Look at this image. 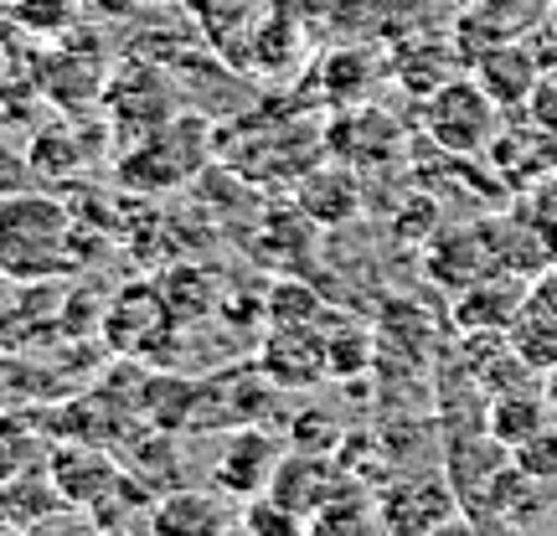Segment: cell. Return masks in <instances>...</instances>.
Listing matches in <instances>:
<instances>
[{"label":"cell","mask_w":557,"mask_h":536,"mask_svg":"<svg viewBox=\"0 0 557 536\" xmlns=\"http://www.w3.org/2000/svg\"><path fill=\"white\" fill-rule=\"evenodd\" d=\"M78 222L73 212L52 197H5L0 201V269L16 284H58V278L78 274L83 253Z\"/></svg>","instance_id":"6da1fadb"},{"label":"cell","mask_w":557,"mask_h":536,"mask_svg":"<svg viewBox=\"0 0 557 536\" xmlns=\"http://www.w3.org/2000/svg\"><path fill=\"white\" fill-rule=\"evenodd\" d=\"M207 155H212V124L201 114H171L150 135L135 139V150L120 165V180L135 191H171L197 176Z\"/></svg>","instance_id":"7a4b0ae2"},{"label":"cell","mask_w":557,"mask_h":536,"mask_svg":"<svg viewBox=\"0 0 557 536\" xmlns=\"http://www.w3.org/2000/svg\"><path fill=\"white\" fill-rule=\"evenodd\" d=\"M500 124H506V109L480 88L475 73L438 83L434 94L423 99V129H429V139H434L444 155H455V160L485 155L491 139L500 135Z\"/></svg>","instance_id":"3957f363"},{"label":"cell","mask_w":557,"mask_h":536,"mask_svg":"<svg viewBox=\"0 0 557 536\" xmlns=\"http://www.w3.org/2000/svg\"><path fill=\"white\" fill-rule=\"evenodd\" d=\"M176 315L160 295V284H124L120 295L103 304V340L124 361H156L171 351Z\"/></svg>","instance_id":"277c9868"},{"label":"cell","mask_w":557,"mask_h":536,"mask_svg":"<svg viewBox=\"0 0 557 536\" xmlns=\"http://www.w3.org/2000/svg\"><path fill=\"white\" fill-rule=\"evenodd\" d=\"M47 475L58 479V490L67 506H78V511L94 516V511H103L109 500L120 496L124 464H120V454H109L94 438H52Z\"/></svg>","instance_id":"5b68a950"},{"label":"cell","mask_w":557,"mask_h":536,"mask_svg":"<svg viewBox=\"0 0 557 536\" xmlns=\"http://www.w3.org/2000/svg\"><path fill=\"white\" fill-rule=\"evenodd\" d=\"M485 160H491V171H496V180L506 191L532 197V191H542V186L557 176V135L542 129V124H532L527 114H521L517 124L506 114V124H500V135L491 139Z\"/></svg>","instance_id":"8992f818"},{"label":"cell","mask_w":557,"mask_h":536,"mask_svg":"<svg viewBox=\"0 0 557 536\" xmlns=\"http://www.w3.org/2000/svg\"><path fill=\"white\" fill-rule=\"evenodd\" d=\"M274 392H278V387L259 372V361H248V366H227V372H218V377L197 382V413H191V434L259 423Z\"/></svg>","instance_id":"52a82bcc"},{"label":"cell","mask_w":557,"mask_h":536,"mask_svg":"<svg viewBox=\"0 0 557 536\" xmlns=\"http://www.w3.org/2000/svg\"><path fill=\"white\" fill-rule=\"evenodd\" d=\"M459 516V490L438 475L398 479L377 496L382 536H434L444 521Z\"/></svg>","instance_id":"ba28073f"},{"label":"cell","mask_w":557,"mask_h":536,"mask_svg":"<svg viewBox=\"0 0 557 536\" xmlns=\"http://www.w3.org/2000/svg\"><path fill=\"white\" fill-rule=\"evenodd\" d=\"M284 449H289V438H274L269 428H259V423H243V428H233V438L222 444L218 464H212V485H218L227 500H238V506L263 496L278 470V459H284Z\"/></svg>","instance_id":"9c48e42d"},{"label":"cell","mask_w":557,"mask_h":536,"mask_svg":"<svg viewBox=\"0 0 557 536\" xmlns=\"http://www.w3.org/2000/svg\"><path fill=\"white\" fill-rule=\"evenodd\" d=\"M259 372L274 382L278 392H305L331 377V351H325V331L310 325H274L259 346Z\"/></svg>","instance_id":"30bf717a"},{"label":"cell","mask_w":557,"mask_h":536,"mask_svg":"<svg viewBox=\"0 0 557 536\" xmlns=\"http://www.w3.org/2000/svg\"><path fill=\"white\" fill-rule=\"evenodd\" d=\"M429 278H438L444 289H470L480 278L500 274V253H496V233L491 222H475V227H438L429 238Z\"/></svg>","instance_id":"8fae6325"},{"label":"cell","mask_w":557,"mask_h":536,"mask_svg":"<svg viewBox=\"0 0 557 536\" xmlns=\"http://www.w3.org/2000/svg\"><path fill=\"white\" fill-rule=\"evenodd\" d=\"M341 490H351V475L336 454H315V449H284L274 479H269V496L284 500L299 516H315L325 500H336Z\"/></svg>","instance_id":"7c38bea8"},{"label":"cell","mask_w":557,"mask_h":536,"mask_svg":"<svg viewBox=\"0 0 557 536\" xmlns=\"http://www.w3.org/2000/svg\"><path fill=\"white\" fill-rule=\"evenodd\" d=\"M233 500L222 496L218 485L212 490H191V485H176L156 496L150 506V536H233Z\"/></svg>","instance_id":"4fadbf2b"},{"label":"cell","mask_w":557,"mask_h":536,"mask_svg":"<svg viewBox=\"0 0 557 536\" xmlns=\"http://www.w3.org/2000/svg\"><path fill=\"white\" fill-rule=\"evenodd\" d=\"M103 103H109V114L120 120L124 135H150L156 124H165L176 114V99H171V88L145 67V62H129L120 67V78L103 83Z\"/></svg>","instance_id":"5bb4252c"},{"label":"cell","mask_w":557,"mask_h":536,"mask_svg":"<svg viewBox=\"0 0 557 536\" xmlns=\"http://www.w3.org/2000/svg\"><path fill=\"white\" fill-rule=\"evenodd\" d=\"M542 67H547V58H537V47L496 41V47H485V52H480L470 73H475L480 88H485L506 114H521L527 99H532V88H537V78H542Z\"/></svg>","instance_id":"9a60e30c"},{"label":"cell","mask_w":557,"mask_h":536,"mask_svg":"<svg viewBox=\"0 0 557 536\" xmlns=\"http://www.w3.org/2000/svg\"><path fill=\"white\" fill-rule=\"evenodd\" d=\"M527 284H532V278L506 274V269L491 278H480L470 289H459L455 320L470 331V336H506L511 320H517V310L527 304Z\"/></svg>","instance_id":"2e32d148"},{"label":"cell","mask_w":557,"mask_h":536,"mask_svg":"<svg viewBox=\"0 0 557 536\" xmlns=\"http://www.w3.org/2000/svg\"><path fill=\"white\" fill-rule=\"evenodd\" d=\"M299 212L315 227H341L361 212V186L346 165H310L299 176Z\"/></svg>","instance_id":"e0dca14e"},{"label":"cell","mask_w":557,"mask_h":536,"mask_svg":"<svg viewBox=\"0 0 557 536\" xmlns=\"http://www.w3.org/2000/svg\"><path fill=\"white\" fill-rule=\"evenodd\" d=\"M547 423H553L547 398H542L537 387H517V392H500V398H491L485 434L496 438V444H506V449H517V444H527V438L537 434V428H547Z\"/></svg>","instance_id":"ac0fdd59"},{"label":"cell","mask_w":557,"mask_h":536,"mask_svg":"<svg viewBox=\"0 0 557 536\" xmlns=\"http://www.w3.org/2000/svg\"><path fill=\"white\" fill-rule=\"evenodd\" d=\"M341 124H351L357 139H325V150H336L341 160H351V165H382V160H393V150L403 145L398 124L377 114V109H361V114H346Z\"/></svg>","instance_id":"d6986e66"},{"label":"cell","mask_w":557,"mask_h":536,"mask_svg":"<svg viewBox=\"0 0 557 536\" xmlns=\"http://www.w3.org/2000/svg\"><path fill=\"white\" fill-rule=\"evenodd\" d=\"M62 506V490H58V479L47 475V464H37V470H26V475L16 479H5V521H16V526H41L47 516H58Z\"/></svg>","instance_id":"ffe728a7"},{"label":"cell","mask_w":557,"mask_h":536,"mask_svg":"<svg viewBox=\"0 0 557 536\" xmlns=\"http://www.w3.org/2000/svg\"><path fill=\"white\" fill-rule=\"evenodd\" d=\"M47 449H52V434L41 428L37 417L0 413V479H16L26 470L47 464Z\"/></svg>","instance_id":"44dd1931"},{"label":"cell","mask_w":557,"mask_h":536,"mask_svg":"<svg viewBox=\"0 0 557 536\" xmlns=\"http://www.w3.org/2000/svg\"><path fill=\"white\" fill-rule=\"evenodd\" d=\"M506 340H511V351H517V357L527 361L537 377L557 372V320L547 315V310H537L532 299L517 310V320H511Z\"/></svg>","instance_id":"7402d4cb"},{"label":"cell","mask_w":557,"mask_h":536,"mask_svg":"<svg viewBox=\"0 0 557 536\" xmlns=\"http://www.w3.org/2000/svg\"><path fill=\"white\" fill-rule=\"evenodd\" d=\"M310 536H382L377 500H367L361 490H341L310 516Z\"/></svg>","instance_id":"603a6c76"},{"label":"cell","mask_w":557,"mask_h":536,"mask_svg":"<svg viewBox=\"0 0 557 536\" xmlns=\"http://www.w3.org/2000/svg\"><path fill=\"white\" fill-rule=\"evenodd\" d=\"M238 532H243V536H310V516L289 511L284 500H274L269 490H263V496L243 500Z\"/></svg>","instance_id":"cb8c5ba5"},{"label":"cell","mask_w":557,"mask_h":536,"mask_svg":"<svg viewBox=\"0 0 557 536\" xmlns=\"http://www.w3.org/2000/svg\"><path fill=\"white\" fill-rule=\"evenodd\" d=\"M511 459H517L532 479L557 485V428H553V423H547V428H537L527 444H517V449H511Z\"/></svg>","instance_id":"d4e9b609"},{"label":"cell","mask_w":557,"mask_h":536,"mask_svg":"<svg viewBox=\"0 0 557 536\" xmlns=\"http://www.w3.org/2000/svg\"><path fill=\"white\" fill-rule=\"evenodd\" d=\"M325 351H331V377H351L372 361V336L361 325H341V336H325Z\"/></svg>","instance_id":"484cf974"},{"label":"cell","mask_w":557,"mask_h":536,"mask_svg":"<svg viewBox=\"0 0 557 536\" xmlns=\"http://www.w3.org/2000/svg\"><path fill=\"white\" fill-rule=\"evenodd\" d=\"M289 444H295V449H315V454H336L341 428L331 423V417H310V413H299L295 423H289Z\"/></svg>","instance_id":"4316f807"},{"label":"cell","mask_w":557,"mask_h":536,"mask_svg":"<svg viewBox=\"0 0 557 536\" xmlns=\"http://www.w3.org/2000/svg\"><path fill=\"white\" fill-rule=\"evenodd\" d=\"M521 114L557 135V58L542 67V78H537V88H532V99H527V109H521Z\"/></svg>","instance_id":"83f0119b"},{"label":"cell","mask_w":557,"mask_h":536,"mask_svg":"<svg viewBox=\"0 0 557 536\" xmlns=\"http://www.w3.org/2000/svg\"><path fill=\"white\" fill-rule=\"evenodd\" d=\"M527 299H532L537 310H547V315L557 320V263H553V269H542V274L527 284Z\"/></svg>","instance_id":"f1b7e54d"},{"label":"cell","mask_w":557,"mask_h":536,"mask_svg":"<svg viewBox=\"0 0 557 536\" xmlns=\"http://www.w3.org/2000/svg\"><path fill=\"white\" fill-rule=\"evenodd\" d=\"M88 536H129V532H124L120 521H94V532Z\"/></svg>","instance_id":"f546056e"},{"label":"cell","mask_w":557,"mask_h":536,"mask_svg":"<svg viewBox=\"0 0 557 536\" xmlns=\"http://www.w3.org/2000/svg\"><path fill=\"white\" fill-rule=\"evenodd\" d=\"M11 284H16V278H11L5 269H0V304H11Z\"/></svg>","instance_id":"4dcf8cb0"},{"label":"cell","mask_w":557,"mask_h":536,"mask_svg":"<svg viewBox=\"0 0 557 536\" xmlns=\"http://www.w3.org/2000/svg\"><path fill=\"white\" fill-rule=\"evenodd\" d=\"M0 536H32L26 526H16V521H0Z\"/></svg>","instance_id":"1f68e13d"},{"label":"cell","mask_w":557,"mask_h":536,"mask_svg":"<svg viewBox=\"0 0 557 536\" xmlns=\"http://www.w3.org/2000/svg\"><path fill=\"white\" fill-rule=\"evenodd\" d=\"M537 197H547V201H553V207H557V176H553V180H547V186H542Z\"/></svg>","instance_id":"d6a6232c"},{"label":"cell","mask_w":557,"mask_h":536,"mask_svg":"<svg viewBox=\"0 0 557 536\" xmlns=\"http://www.w3.org/2000/svg\"><path fill=\"white\" fill-rule=\"evenodd\" d=\"M547 32H553V41H557V0H553V11H547Z\"/></svg>","instance_id":"836d02e7"},{"label":"cell","mask_w":557,"mask_h":536,"mask_svg":"<svg viewBox=\"0 0 557 536\" xmlns=\"http://www.w3.org/2000/svg\"><path fill=\"white\" fill-rule=\"evenodd\" d=\"M0 521H5V479H0Z\"/></svg>","instance_id":"e575fe53"}]
</instances>
